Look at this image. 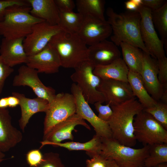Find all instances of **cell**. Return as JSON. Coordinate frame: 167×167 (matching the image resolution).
<instances>
[{
  "mask_svg": "<svg viewBox=\"0 0 167 167\" xmlns=\"http://www.w3.org/2000/svg\"><path fill=\"white\" fill-rule=\"evenodd\" d=\"M151 16L154 26L159 32L164 47L167 46V2L158 9L152 11Z\"/></svg>",
  "mask_w": 167,
  "mask_h": 167,
  "instance_id": "cell-29",
  "label": "cell"
},
{
  "mask_svg": "<svg viewBox=\"0 0 167 167\" xmlns=\"http://www.w3.org/2000/svg\"><path fill=\"white\" fill-rule=\"evenodd\" d=\"M134 135L144 146L167 143V130L143 109L135 117Z\"/></svg>",
  "mask_w": 167,
  "mask_h": 167,
  "instance_id": "cell-6",
  "label": "cell"
},
{
  "mask_svg": "<svg viewBox=\"0 0 167 167\" xmlns=\"http://www.w3.org/2000/svg\"><path fill=\"white\" fill-rule=\"evenodd\" d=\"M79 125L91 130L90 126L85 120L75 113L55 125L46 135L43 136L42 141L54 143H61L66 139L73 141L74 138L72 132L75 127Z\"/></svg>",
  "mask_w": 167,
  "mask_h": 167,
  "instance_id": "cell-17",
  "label": "cell"
},
{
  "mask_svg": "<svg viewBox=\"0 0 167 167\" xmlns=\"http://www.w3.org/2000/svg\"><path fill=\"white\" fill-rule=\"evenodd\" d=\"M2 161H0V163H1Z\"/></svg>",
  "mask_w": 167,
  "mask_h": 167,
  "instance_id": "cell-48",
  "label": "cell"
},
{
  "mask_svg": "<svg viewBox=\"0 0 167 167\" xmlns=\"http://www.w3.org/2000/svg\"><path fill=\"white\" fill-rule=\"evenodd\" d=\"M112 33L111 28L107 21L89 15L84 16L78 33L86 45L90 46L106 39Z\"/></svg>",
  "mask_w": 167,
  "mask_h": 167,
  "instance_id": "cell-13",
  "label": "cell"
},
{
  "mask_svg": "<svg viewBox=\"0 0 167 167\" xmlns=\"http://www.w3.org/2000/svg\"><path fill=\"white\" fill-rule=\"evenodd\" d=\"M37 71L27 66L23 65L18 70V74L14 78V86H27L30 87L37 97L47 101L49 103L54 99L55 90L46 86L40 80Z\"/></svg>",
  "mask_w": 167,
  "mask_h": 167,
  "instance_id": "cell-12",
  "label": "cell"
},
{
  "mask_svg": "<svg viewBox=\"0 0 167 167\" xmlns=\"http://www.w3.org/2000/svg\"><path fill=\"white\" fill-rule=\"evenodd\" d=\"M106 13L108 17L107 21L113 33L110 37L111 41L117 46L122 42L127 43L148 54L141 37V17L139 12L128 11L118 13L112 8L108 7Z\"/></svg>",
  "mask_w": 167,
  "mask_h": 167,
  "instance_id": "cell-1",
  "label": "cell"
},
{
  "mask_svg": "<svg viewBox=\"0 0 167 167\" xmlns=\"http://www.w3.org/2000/svg\"><path fill=\"white\" fill-rule=\"evenodd\" d=\"M12 95L19 100L21 115L19 123L20 129L24 132L32 115L38 112L45 113L49 103L46 100L37 97L33 99L28 98L24 94L17 92H13Z\"/></svg>",
  "mask_w": 167,
  "mask_h": 167,
  "instance_id": "cell-21",
  "label": "cell"
},
{
  "mask_svg": "<svg viewBox=\"0 0 167 167\" xmlns=\"http://www.w3.org/2000/svg\"><path fill=\"white\" fill-rule=\"evenodd\" d=\"M22 139L21 132L12 124L9 110L0 108V150L3 152L8 151Z\"/></svg>",
  "mask_w": 167,
  "mask_h": 167,
  "instance_id": "cell-19",
  "label": "cell"
},
{
  "mask_svg": "<svg viewBox=\"0 0 167 167\" xmlns=\"http://www.w3.org/2000/svg\"><path fill=\"white\" fill-rule=\"evenodd\" d=\"M58 25L43 21L32 27L31 32L24 39L23 44L27 56L34 55L42 50L55 35L62 31Z\"/></svg>",
  "mask_w": 167,
  "mask_h": 167,
  "instance_id": "cell-10",
  "label": "cell"
},
{
  "mask_svg": "<svg viewBox=\"0 0 167 167\" xmlns=\"http://www.w3.org/2000/svg\"><path fill=\"white\" fill-rule=\"evenodd\" d=\"M107 159L100 154L94 156L86 161L87 167H106Z\"/></svg>",
  "mask_w": 167,
  "mask_h": 167,
  "instance_id": "cell-38",
  "label": "cell"
},
{
  "mask_svg": "<svg viewBox=\"0 0 167 167\" xmlns=\"http://www.w3.org/2000/svg\"><path fill=\"white\" fill-rule=\"evenodd\" d=\"M15 5L30 6L26 0H0V22L2 21L3 19L6 8Z\"/></svg>",
  "mask_w": 167,
  "mask_h": 167,
  "instance_id": "cell-37",
  "label": "cell"
},
{
  "mask_svg": "<svg viewBox=\"0 0 167 167\" xmlns=\"http://www.w3.org/2000/svg\"><path fill=\"white\" fill-rule=\"evenodd\" d=\"M43 136L56 125L76 113L75 97L71 93L62 92L56 94L45 112Z\"/></svg>",
  "mask_w": 167,
  "mask_h": 167,
  "instance_id": "cell-8",
  "label": "cell"
},
{
  "mask_svg": "<svg viewBox=\"0 0 167 167\" xmlns=\"http://www.w3.org/2000/svg\"><path fill=\"white\" fill-rule=\"evenodd\" d=\"M49 43L57 52L61 66L75 69L88 61V48L77 33L62 30Z\"/></svg>",
  "mask_w": 167,
  "mask_h": 167,
  "instance_id": "cell-3",
  "label": "cell"
},
{
  "mask_svg": "<svg viewBox=\"0 0 167 167\" xmlns=\"http://www.w3.org/2000/svg\"><path fill=\"white\" fill-rule=\"evenodd\" d=\"M8 107L13 108L19 105V100L16 96H12L7 97Z\"/></svg>",
  "mask_w": 167,
  "mask_h": 167,
  "instance_id": "cell-41",
  "label": "cell"
},
{
  "mask_svg": "<svg viewBox=\"0 0 167 167\" xmlns=\"http://www.w3.org/2000/svg\"><path fill=\"white\" fill-rule=\"evenodd\" d=\"M24 38L7 39L3 38L2 40L0 56L4 62L11 67L27 62L28 56L23 46Z\"/></svg>",
  "mask_w": 167,
  "mask_h": 167,
  "instance_id": "cell-20",
  "label": "cell"
},
{
  "mask_svg": "<svg viewBox=\"0 0 167 167\" xmlns=\"http://www.w3.org/2000/svg\"><path fill=\"white\" fill-rule=\"evenodd\" d=\"M94 67L87 61L75 68L71 76V79L78 86L86 101L92 104L105 102L103 95L97 89L101 79L93 73Z\"/></svg>",
  "mask_w": 167,
  "mask_h": 167,
  "instance_id": "cell-7",
  "label": "cell"
},
{
  "mask_svg": "<svg viewBox=\"0 0 167 167\" xmlns=\"http://www.w3.org/2000/svg\"><path fill=\"white\" fill-rule=\"evenodd\" d=\"M139 167H147L146 166H144V165H143L140 166Z\"/></svg>",
  "mask_w": 167,
  "mask_h": 167,
  "instance_id": "cell-47",
  "label": "cell"
},
{
  "mask_svg": "<svg viewBox=\"0 0 167 167\" xmlns=\"http://www.w3.org/2000/svg\"><path fill=\"white\" fill-rule=\"evenodd\" d=\"M59 11H73L75 4L72 0H54Z\"/></svg>",
  "mask_w": 167,
  "mask_h": 167,
  "instance_id": "cell-39",
  "label": "cell"
},
{
  "mask_svg": "<svg viewBox=\"0 0 167 167\" xmlns=\"http://www.w3.org/2000/svg\"><path fill=\"white\" fill-rule=\"evenodd\" d=\"M59 21L58 25L63 31L78 33L84 19V16L82 14L73 11H59Z\"/></svg>",
  "mask_w": 167,
  "mask_h": 167,
  "instance_id": "cell-28",
  "label": "cell"
},
{
  "mask_svg": "<svg viewBox=\"0 0 167 167\" xmlns=\"http://www.w3.org/2000/svg\"><path fill=\"white\" fill-rule=\"evenodd\" d=\"M166 2L165 0H142V5L154 11L161 7Z\"/></svg>",
  "mask_w": 167,
  "mask_h": 167,
  "instance_id": "cell-40",
  "label": "cell"
},
{
  "mask_svg": "<svg viewBox=\"0 0 167 167\" xmlns=\"http://www.w3.org/2000/svg\"><path fill=\"white\" fill-rule=\"evenodd\" d=\"M71 90L76 104V113L88 121L93 127L96 134L103 138H112V134L108 122L99 118L89 106L82 92L75 83L71 85Z\"/></svg>",
  "mask_w": 167,
  "mask_h": 167,
  "instance_id": "cell-11",
  "label": "cell"
},
{
  "mask_svg": "<svg viewBox=\"0 0 167 167\" xmlns=\"http://www.w3.org/2000/svg\"><path fill=\"white\" fill-rule=\"evenodd\" d=\"M157 60L143 52L142 67L140 73L146 90L155 100L159 101L163 92L158 78Z\"/></svg>",
  "mask_w": 167,
  "mask_h": 167,
  "instance_id": "cell-15",
  "label": "cell"
},
{
  "mask_svg": "<svg viewBox=\"0 0 167 167\" xmlns=\"http://www.w3.org/2000/svg\"><path fill=\"white\" fill-rule=\"evenodd\" d=\"M157 60L158 67V78L164 91L167 90V58L165 56Z\"/></svg>",
  "mask_w": 167,
  "mask_h": 167,
  "instance_id": "cell-33",
  "label": "cell"
},
{
  "mask_svg": "<svg viewBox=\"0 0 167 167\" xmlns=\"http://www.w3.org/2000/svg\"><path fill=\"white\" fill-rule=\"evenodd\" d=\"M123 60L129 71L140 74L142 67L143 52L139 48L126 42L121 43Z\"/></svg>",
  "mask_w": 167,
  "mask_h": 167,
  "instance_id": "cell-26",
  "label": "cell"
},
{
  "mask_svg": "<svg viewBox=\"0 0 167 167\" xmlns=\"http://www.w3.org/2000/svg\"><path fill=\"white\" fill-rule=\"evenodd\" d=\"M40 148L46 145L65 148L70 151H85L91 158L95 155L100 154L102 143V138L94 135L92 139L85 143L73 141L64 143H54L42 141L40 142Z\"/></svg>",
  "mask_w": 167,
  "mask_h": 167,
  "instance_id": "cell-24",
  "label": "cell"
},
{
  "mask_svg": "<svg viewBox=\"0 0 167 167\" xmlns=\"http://www.w3.org/2000/svg\"><path fill=\"white\" fill-rule=\"evenodd\" d=\"M43 157V155L39 149H34L27 152L26 158L29 167H35L41 162Z\"/></svg>",
  "mask_w": 167,
  "mask_h": 167,
  "instance_id": "cell-36",
  "label": "cell"
},
{
  "mask_svg": "<svg viewBox=\"0 0 167 167\" xmlns=\"http://www.w3.org/2000/svg\"><path fill=\"white\" fill-rule=\"evenodd\" d=\"M136 11L141 16V37L148 54L156 60L166 56L163 43L158 37L152 21L151 10L141 5Z\"/></svg>",
  "mask_w": 167,
  "mask_h": 167,
  "instance_id": "cell-9",
  "label": "cell"
},
{
  "mask_svg": "<svg viewBox=\"0 0 167 167\" xmlns=\"http://www.w3.org/2000/svg\"><path fill=\"white\" fill-rule=\"evenodd\" d=\"M26 64L28 66L36 70L39 73L47 74L58 72L61 66L57 52L49 43L39 52L28 56Z\"/></svg>",
  "mask_w": 167,
  "mask_h": 167,
  "instance_id": "cell-16",
  "label": "cell"
},
{
  "mask_svg": "<svg viewBox=\"0 0 167 167\" xmlns=\"http://www.w3.org/2000/svg\"><path fill=\"white\" fill-rule=\"evenodd\" d=\"M110 107L113 114L108 122L112 138L125 146H135L137 140L134 135V119L144 108L135 98Z\"/></svg>",
  "mask_w": 167,
  "mask_h": 167,
  "instance_id": "cell-2",
  "label": "cell"
},
{
  "mask_svg": "<svg viewBox=\"0 0 167 167\" xmlns=\"http://www.w3.org/2000/svg\"><path fill=\"white\" fill-rule=\"evenodd\" d=\"M8 107L7 97L0 99V108L6 109Z\"/></svg>",
  "mask_w": 167,
  "mask_h": 167,
  "instance_id": "cell-43",
  "label": "cell"
},
{
  "mask_svg": "<svg viewBox=\"0 0 167 167\" xmlns=\"http://www.w3.org/2000/svg\"><path fill=\"white\" fill-rule=\"evenodd\" d=\"M95 108L98 112V117L102 120L108 122L110 119L113 114V111L109 104L105 105H102L100 102L94 104Z\"/></svg>",
  "mask_w": 167,
  "mask_h": 167,
  "instance_id": "cell-34",
  "label": "cell"
},
{
  "mask_svg": "<svg viewBox=\"0 0 167 167\" xmlns=\"http://www.w3.org/2000/svg\"><path fill=\"white\" fill-rule=\"evenodd\" d=\"M5 156L4 152L0 150V161H3L4 160Z\"/></svg>",
  "mask_w": 167,
  "mask_h": 167,
  "instance_id": "cell-45",
  "label": "cell"
},
{
  "mask_svg": "<svg viewBox=\"0 0 167 167\" xmlns=\"http://www.w3.org/2000/svg\"><path fill=\"white\" fill-rule=\"evenodd\" d=\"M120 56L118 46L106 39L88 48V61L94 67L109 64L120 58Z\"/></svg>",
  "mask_w": 167,
  "mask_h": 167,
  "instance_id": "cell-18",
  "label": "cell"
},
{
  "mask_svg": "<svg viewBox=\"0 0 167 167\" xmlns=\"http://www.w3.org/2000/svg\"><path fill=\"white\" fill-rule=\"evenodd\" d=\"M35 167H65V166L59 154L49 152L43 155L41 162Z\"/></svg>",
  "mask_w": 167,
  "mask_h": 167,
  "instance_id": "cell-32",
  "label": "cell"
},
{
  "mask_svg": "<svg viewBox=\"0 0 167 167\" xmlns=\"http://www.w3.org/2000/svg\"><path fill=\"white\" fill-rule=\"evenodd\" d=\"M143 110L151 115L166 130H167V104L157 101L154 106Z\"/></svg>",
  "mask_w": 167,
  "mask_h": 167,
  "instance_id": "cell-31",
  "label": "cell"
},
{
  "mask_svg": "<svg viewBox=\"0 0 167 167\" xmlns=\"http://www.w3.org/2000/svg\"><path fill=\"white\" fill-rule=\"evenodd\" d=\"M166 162L167 143L157 144L150 146L149 154L144 161V165L148 167H154L159 164Z\"/></svg>",
  "mask_w": 167,
  "mask_h": 167,
  "instance_id": "cell-30",
  "label": "cell"
},
{
  "mask_svg": "<svg viewBox=\"0 0 167 167\" xmlns=\"http://www.w3.org/2000/svg\"><path fill=\"white\" fill-rule=\"evenodd\" d=\"M126 9L129 11H136L138 7L133 1V0H130L125 2Z\"/></svg>",
  "mask_w": 167,
  "mask_h": 167,
  "instance_id": "cell-42",
  "label": "cell"
},
{
  "mask_svg": "<svg viewBox=\"0 0 167 167\" xmlns=\"http://www.w3.org/2000/svg\"><path fill=\"white\" fill-rule=\"evenodd\" d=\"M154 167H167V162L159 164Z\"/></svg>",
  "mask_w": 167,
  "mask_h": 167,
  "instance_id": "cell-46",
  "label": "cell"
},
{
  "mask_svg": "<svg viewBox=\"0 0 167 167\" xmlns=\"http://www.w3.org/2000/svg\"><path fill=\"white\" fill-rule=\"evenodd\" d=\"M127 79L134 95L138 98L144 109L153 106L157 103V101L146 90L140 74L129 71Z\"/></svg>",
  "mask_w": 167,
  "mask_h": 167,
  "instance_id": "cell-25",
  "label": "cell"
},
{
  "mask_svg": "<svg viewBox=\"0 0 167 167\" xmlns=\"http://www.w3.org/2000/svg\"><path fill=\"white\" fill-rule=\"evenodd\" d=\"M31 9L30 14L49 24L58 25L59 11L54 0H27Z\"/></svg>",
  "mask_w": 167,
  "mask_h": 167,
  "instance_id": "cell-22",
  "label": "cell"
},
{
  "mask_svg": "<svg viewBox=\"0 0 167 167\" xmlns=\"http://www.w3.org/2000/svg\"><path fill=\"white\" fill-rule=\"evenodd\" d=\"M105 4V1L103 0H77L75 5L78 12L83 15L104 20Z\"/></svg>",
  "mask_w": 167,
  "mask_h": 167,
  "instance_id": "cell-27",
  "label": "cell"
},
{
  "mask_svg": "<svg viewBox=\"0 0 167 167\" xmlns=\"http://www.w3.org/2000/svg\"><path fill=\"white\" fill-rule=\"evenodd\" d=\"M14 69L7 65L0 56V95L7 78L13 72Z\"/></svg>",
  "mask_w": 167,
  "mask_h": 167,
  "instance_id": "cell-35",
  "label": "cell"
},
{
  "mask_svg": "<svg viewBox=\"0 0 167 167\" xmlns=\"http://www.w3.org/2000/svg\"><path fill=\"white\" fill-rule=\"evenodd\" d=\"M31 9L30 6L18 5L6 8L0 22V35L7 39L25 38L35 24L45 21L32 16Z\"/></svg>",
  "mask_w": 167,
  "mask_h": 167,
  "instance_id": "cell-4",
  "label": "cell"
},
{
  "mask_svg": "<svg viewBox=\"0 0 167 167\" xmlns=\"http://www.w3.org/2000/svg\"><path fill=\"white\" fill-rule=\"evenodd\" d=\"M103 95L105 102L110 106L135 98L128 82L112 79H101L97 88Z\"/></svg>",
  "mask_w": 167,
  "mask_h": 167,
  "instance_id": "cell-14",
  "label": "cell"
},
{
  "mask_svg": "<svg viewBox=\"0 0 167 167\" xmlns=\"http://www.w3.org/2000/svg\"><path fill=\"white\" fill-rule=\"evenodd\" d=\"M106 167H121L119 166L113 160L111 159H107Z\"/></svg>",
  "mask_w": 167,
  "mask_h": 167,
  "instance_id": "cell-44",
  "label": "cell"
},
{
  "mask_svg": "<svg viewBox=\"0 0 167 167\" xmlns=\"http://www.w3.org/2000/svg\"><path fill=\"white\" fill-rule=\"evenodd\" d=\"M129 70L122 58H120L110 64L96 66L93 73L101 79H112L128 82Z\"/></svg>",
  "mask_w": 167,
  "mask_h": 167,
  "instance_id": "cell-23",
  "label": "cell"
},
{
  "mask_svg": "<svg viewBox=\"0 0 167 167\" xmlns=\"http://www.w3.org/2000/svg\"><path fill=\"white\" fill-rule=\"evenodd\" d=\"M149 147L146 145L134 148L122 144L112 138H102L100 154L105 159L113 160L121 167H139L144 165Z\"/></svg>",
  "mask_w": 167,
  "mask_h": 167,
  "instance_id": "cell-5",
  "label": "cell"
}]
</instances>
